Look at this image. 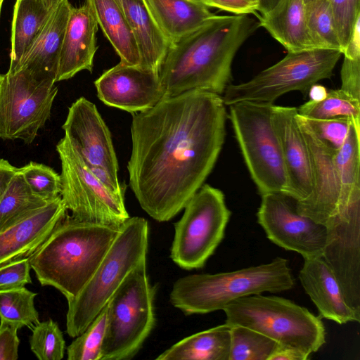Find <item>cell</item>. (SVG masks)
<instances>
[{"mask_svg": "<svg viewBox=\"0 0 360 360\" xmlns=\"http://www.w3.org/2000/svg\"><path fill=\"white\" fill-rule=\"evenodd\" d=\"M259 27L247 14L215 15L170 44L159 70L164 97L192 90L221 95L231 84L234 56Z\"/></svg>", "mask_w": 360, "mask_h": 360, "instance_id": "cell-2", "label": "cell"}, {"mask_svg": "<svg viewBox=\"0 0 360 360\" xmlns=\"http://www.w3.org/2000/svg\"><path fill=\"white\" fill-rule=\"evenodd\" d=\"M18 327L0 320V360H16L18 358L20 340Z\"/></svg>", "mask_w": 360, "mask_h": 360, "instance_id": "cell-42", "label": "cell"}, {"mask_svg": "<svg viewBox=\"0 0 360 360\" xmlns=\"http://www.w3.org/2000/svg\"><path fill=\"white\" fill-rule=\"evenodd\" d=\"M67 214L60 197L0 232V266L32 257Z\"/></svg>", "mask_w": 360, "mask_h": 360, "instance_id": "cell-19", "label": "cell"}, {"mask_svg": "<svg viewBox=\"0 0 360 360\" xmlns=\"http://www.w3.org/2000/svg\"><path fill=\"white\" fill-rule=\"evenodd\" d=\"M297 108L273 105L271 122L281 148L288 175L289 198L300 202L313 188L309 148L296 120Z\"/></svg>", "mask_w": 360, "mask_h": 360, "instance_id": "cell-18", "label": "cell"}, {"mask_svg": "<svg viewBox=\"0 0 360 360\" xmlns=\"http://www.w3.org/2000/svg\"><path fill=\"white\" fill-rule=\"evenodd\" d=\"M340 76V89L360 101V58L344 56Z\"/></svg>", "mask_w": 360, "mask_h": 360, "instance_id": "cell-41", "label": "cell"}, {"mask_svg": "<svg viewBox=\"0 0 360 360\" xmlns=\"http://www.w3.org/2000/svg\"><path fill=\"white\" fill-rule=\"evenodd\" d=\"M322 257L348 306L360 314V202L330 219Z\"/></svg>", "mask_w": 360, "mask_h": 360, "instance_id": "cell-14", "label": "cell"}, {"mask_svg": "<svg viewBox=\"0 0 360 360\" xmlns=\"http://www.w3.org/2000/svg\"><path fill=\"white\" fill-rule=\"evenodd\" d=\"M274 103L243 101L229 105L232 123L245 162L261 195L290 188L281 148L271 122Z\"/></svg>", "mask_w": 360, "mask_h": 360, "instance_id": "cell-8", "label": "cell"}, {"mask_svg": "<svg viewBox=\"0 0 360 360\" xmlns=\"http://www.w3.org/2000/svg\"><path fill=\"white\" fill-rule=\"evenodd\" d=\"M225 105L221 95L192 90L133 113L129 186L153 219L174 217L212 172L225 140Z\"/></svg>", "mask_w": 360, "mask_h": 360, "instance_id": "cell-1", "label": "cell"}, {"mask_svg": "<svg viewBox=\"0 0 360 360\" xmlns=\"http://www.w3.org/2000/svg\"><path fill=\"white\" fill-rule=\"evenodd\" d=\"M204 1V0H202ZM205 3V2H204Z\"/></svg>", "mask_w": 360, "mask_h": 360, "instance_id": "cell-51", "label": "cell"}, {"mask_svg": "<svg viewBox=\"0 0 360 360\" xmlns=\"http://www.w3.org/2000/svg\"><path fill=\"white\" fill-rule=\"evenodd\" d=\"M296 120L309 148L313 179L311 195L304 200L295 202L296 210L326 226L339 211L340 188L334 162L336 151L318 139L298 113Z\"/></svg>", "mask_w": 360, "mask_h": 360, "instance_id": "cell-17", "label": "cell"}, {"mask_svg": "<svg viewBox=\"0 0 360 360\" xmlns=\"http://www.w3.org/2000/svg\"><path fill=\"white\" fill-rule=\"evenodd\" d=\"M223 311L226 323L255 330L279 346L317 352L326 342L321 319L306 307L275 295H252L238 298Z\"/></svg>", "mask_w": 360, "mask_h": 360, "instance_id": "cell-6", "label": "cell"}, {"mask_svg": "<svg viewBox=\"0 0 360 360\" xmlns=\"http://www.w3.org/2000/svg\"><path fill=\"white\" fill-rule=\"evenodd\" d=\"M49 202L32 193L18 168L0 199V232Z\"/></svg>", "mask_w": 360, "mask_h": 360, "instance_id": "cell-30", "label": "cell"}, {"mask_svg": "<svg viewBox=\"0 0 360 360\" xmlns=\"http://www.w3.org/2000/svg\"><path fill=\"white\" fill-rule=\"evenodd\" d=\"M72 6L62 0L15 68H27L41 79L56 82L60 54ZM9 72V71H8Z\"/></svg>", "mask_w": 360, "mask_h": 360, "instance_id": "cell-22", "label": "cell"}, {"mask_svg": "<svg viewBox=\"0 0 360 360\" xmlns=\"http://www.w3.org/2000/svg\"><path fill=\"white\" fill-rule=\"evenodd\" d=\"M309 356L298 349L278 345L269 360H307Z\"/></svg>", "mask_w": 360, "mask_h": 360, "instance_id": "cell-44", "label": "cell"}, {"mask_svg": "<svg viewBox=\"0 0 360 360\" xmlns=\"http://www.w3.org/2000/svg\"><path fill=\"white\" fill-rule=\"evenodd\" d=\"M61 162L60 197L78 221L120 227L129 215L124 195L106 187L64 136L56 145Z\"/></svg>", "mask_w": 360, "mask_h": 360, "instance_id": "cell-11", "label": "cell"}, {"mask_svg": "<svg viewBox=\"0 0 360 360\" xmlns=\"http://www.w3.org/2000/svg\"><path fill=\"white\" fill-rule=\"evenodd\" d=\"M295 279L288 261L271 262L217 274L188 275L177 279L169 294L170 303L186 315L223 310L245 296L280 292L292 289Z\"/></svg>", "mask_w": 360, "mask_h": 360, "instance_id": "cell-4", "label": "cell"}, {"mask_svg": "<svg viewBox=\"0 0 360 360\" xmlns=\"http://www.w3.org/2000/svg\"><path fill=\"white\" fill-rule=\"evenodd\" d=\"M257 222L273 243L294 251L304 259L322 256L327 229L299 214L288 197L278 193L261 195Z\"/></svg>", "mask_w": 360, "mask_h": 360, "instance_id": "cell-13", "label": "cell"}, {"mask_svg": "<svg viewBox=\"0 0 360 360\" xmlns=\"http://www.w3.org/2000/svg\"><path fill=\"white\" fill-rule=\"evenodd\" d=\"M278 346L276 341L255 330L231 326L229 360H269Z\"/></svg>", "mask_w": 360, "mask_h": 360, "instance_id": "cell-34", "label": "cell"}, {"mask_svg": "<svg viewBox=\"0 0 360 360\" xmlns=\"http://www.w3.org/2000/svg\"><path fill=\"white\" fill-rule=\"evenodd\" d=\"M157 26L172 44L197 30L216 15L202 0H144Z\"/></svg>", "mask_w": 360, "mask_h": 360, "instance_id": "cell-23", "label": "cell"}, {"mask_svg": "<svg viewBox=\"0 0 360 360\" xmlns=\"http://www.w3.org/2000/svg\"><path fill=\"white\" fill-rule=\"evenodd\" d=\"M340 202L338 214L360 202V124L353 122L341 148L334 155Z\"/></svg>", "mask_w": 360, "mask_h": 360, "instance_id": "cell-29", "label": "cell"}, {"mask_svg": "<svg viewBox=\"0 0 360 360\" xmlns=\"http://www.w3.org/2000/svg\"><path fill=\"white\" fill-rule=\"evenodd\" d=\"M4 0H0V16L1 13V8Z\"/></svg>", "mask_w": 360, "mask_h": 360, "instance_id": "cell-49", "label": "cell"}, {"mask_svg": "<svg viewBox=\"0 0 360 360\" xmlns=\"http://www.w3.org/2000/svg\"><path fill=\"white\" fill-rule=\"evenodd\" d=\"M315 1H316V0H304V2L305 4V5H307V4H309V3H311V2Z\"/></svg>", "mask_w": 360, "mask_h": 360, "instance_id": "cell-48", "label": "cell"}, {"mask_svg": "<svg viewBox=\"0 0 360 360\" xmlns=\"http://www.w3.org/2000/svg\"><path fill=\"white\" fill-rule=\"evenodd\" d=\"M257 18L259 26L288 52L316 49L307 27L304 0H281L273 11Z\"/></svg>", "mask_w": 360, "mask_h": 360, "instance_id": "cell-26", "label": "cell"}, {"mask_svg": "<svg viewBox=\"0 0 360 360\" xmlns=\"http://www.w3.org/2000/svg\"><path fill=\"white\" fill-rule=\"evenodd\" d=\"M120 227L80 221L66 214L59 225L29 258L41 285L75 297L99 266Z\"/></svg>", "mask_w": 360, "mask_h": 360, "instance_id": "cell-3", "label": "cell"}, {"mask_svg": "<svg viewBox=\"0 0 360 360\" xmlns=\"http://www.w3.org/2000/svg\"><path fill=\"white\" fill-rule=\"evenodd\" d=\"M231 326L224 323L186 337L157 360H229Z\"/></svg>", "mask_w": 360, "mask_h": 360, "instance_id": "cell-27", "label": "cell"}, {"mask_svg": "<svg viewBox=\"0 0 360 360\" xmlns=\"http://www.w3.org/2000/svg\"><path fill=\"white\" fill-rule=\"evenodd\" d=\"M281 1V0H261L257 8V16L269 13L278 6Z\"/></svg>", "mask_w": 360, "mask_h": 360, "instance_id": "cell-47", "label": "cell"}, {"mask_svg": "<svg viewBox=\"0 0 360 360\" xmlns=\"http://www.w3.org/2000/svg\"><path fill=\"white\" fill-rule=\"evenodd\" d=\"M328 90L325 86L315 84L310 88L308 95L309 100L319 101L326 96Z\"/></svg>", "mask_w": 360, "mask_h": 360, "instance_id": "cell-46", "label": "cell"}, {"mask_svg": "<svg viewBox=\"0 0 360 360\" xmlns=\"http://www.w3.org/2000/svg\"><path fill=\"white\" fill-rule=\"evenodd\" d=\"M98 26L86 1L80 7H72L62 44L56 82L70 79L82 70L92 72L98 49Z\"/></svg>", "mask_w": 360, "mask_h": 360, "instance_id": "cell-20", "label": "cell"}, {"mask_svg": "<svg viewBox=\"0 0 360 360\" xmlns=\"http://www.w3.org/2000/svg\"><path fill=\"white\" fill-rule=\"evenodd\" d=\"M108 316L107 304L67 348L68 360H101Z\"/></svg>", "mask_w": 360, "mask_h": 360, "instance_id": "cell-35", "label": "cell"}, {"mask_svg": "<svg viewBox=\"0 0 360 360\" xmlns=\"http://www.w3.org/2000/svg\"><path fill=\"white\" fill-rule=\"evenodd\" d=\"M62 0H16L11 26L10 65L13 71Z\"/></svg>", "mask_w": 360, "mask_h": 360, "instance_id": "cell-25", "label": "cell"}, {"mask_svg": "<svg viewBox=\"0 0 360 360\" xmlns=\"http://www.w3.org/2000/svg\"><path fill=\"white\" fill-rule=\"evenodd\" d=\"M26 184L35 195L51 201L60 195L61 178L51 167L30 162L18 168Z\"/></svg>", "mask_w": 360, "mask_h": 360, "instance_id": "cell-37", "label": "cell"}, {"mask_svg": "<svg viewBox=\"0 0 360 360\" xmlns=\"http://www.w3.org/2000/svg\"><path fill=\"white\" fill-rule=\"evenodd\" d=\"M342 46H347L354 27L360 18V0H328Z\"/></svg>", "mask_w": 360, "mask_h": 360, "instance_id": "cell-39", "label": "cell"}, {"mask_svg": "<svg viewBox=\"0 0 360 360\" xmlns=\"http://www.w3.org/2000/svg\"><path fill=\"white\" fill-rule=\"evenodd\" d=\"M37 293L25 287L0 290V320L31 329L39 322L34 300Z\"/></svg>", "mask_w": 360, "mask_h": 360, "instance_id": "cell-33", "label": "cell"}, {"mask_svg": "<svg viewBox=\"0 0 360 360\" xmlns=\"http://www.w3.org/2000/svg\"><path fill=\"white\" fill-rule=\"evenodd\" d=\"M305 7L307 27L314 47L342 52L328 0H316L305 5Z\"/></svg>", "mask_w": 360, "mask_h": 360, "instance_id": "cell-32", "label": "cell"}, {"mask_svg": "<svg viewBox=\"0 0 360 360\" xmlns=\"http://www.w3.org/2000/svg\"><path fill=\"white\" fill-rule=\"evenodd\" d=\"M28 258L15 260L0 266V290L25 287L32 283Z\"/></svg>", "mask_w": 360, "mask_h": 360, "instance_id": "cell-40", "label": "cell"}, {"mask_svg": "<svg viewBox=\"0 0 360 360\" xmlns=\"http://www.w3.org/2000/svg\"><path fill=\"white\" fill-rule=\"evenodd\" d=\"M174 225L170 258L186 270L202 268L224 237L231 211L223 192L202 185L184 207Z\"/></svg>", "mask_w": 360, "mask_h": 360, "instance_id": "cell-10", "label": "cell"}, {"mask_svg": "<svg viewBox=\"0 0 360 360\" xmlns=\"http://www.w3.org/2000/svg\"><path fill=\"white\" fill-rule=\"evenodd\" d=\"M155 295L144 259L129 272L107 303L101 360H130L139 352L155 327Z\"/></svg>", "mask_w": 360, "mask_h": 360, "instance_id": "cell-7", "label": "cell"}, {"mask_svg": "<svg viewBox=\"0 0 360 360\" xmlns=\"http://www.w3.org/2000/svg\"><path fill=\"white\" fill-rule=\"evenodd\" d=\"M255 3H257V8H258V6H259V2L261 0H253Z\"/></svg>", "mask_w": 360, "mask_h": 360, "instance_id": "cell-50", "label": "cell"}, {"mask_svg": "<svg viewBox=\"0 0 360 360\" xmlns=\"http://www.w3.org/2000/svg\"><path fill=\"white\" fill-rule=\"evenodd\" d=\"M204 2L209 7L217 8L235 15H258L257 4L253 0H204Z\"/></svg>", "mask_w": 360, "mask_h": 360, "instance_id": "cell-43", "label": "cell"}, {"mask_svg": "<svg viewBox=\"0 0 360 360\" xmlns=\"http://www.w3.org/2000/svg\"><path fill=\"white\" fill-rule=\"evenodd\" d=\"M136 38L140 66L159 73L170 45L155 22L144 0H116Z\"/></svg>", "mask_w": 360, "mask_h": 360, "instance_id": "cell-24", "label": "cell"}, {"mask_svg": "<svg viewBox=\"0 0 360 360\" xmlns=\"http://www.w3.org/2000/svg\"><path fill=\"white\" fill-rule=\"evenodd\" d=\"M91 6L98 25L120 58V62L141 64V56L134 34L116 0H86Z\"/></svg>", "mask_w": 360, "mask_h": 360, "instance_id": "cell-28", "label": "cell"}, {"mask_svg": "<svg viewBox=\"0 0 360 360\" xmlns=\"http://www.w3.org/2000/svg\"><path fill=\"white\" fill-rule=\"evenodd\" d=\"M29 342L32 352L39 360H61L64 357L63 334L51 319L34 326Z\"/></svg>", "mask_w": 360, "mask_h": 360, "instance_id": "cell-36", "label": "cell"}, {"mask_svg": "<svg viewBox=\"0 0 360 360\" xmlns=\"http://www.w3.org/2000/svg\"><path fill=\"white\" fill-rule=\"evenodd\" d=\"M300 117L318 139L335 151L345 141L352 124H360L349 118L319 120Z\"/></svg>", "mask_w": 360, "mask_h": 360, "instance_id": "cell-38", "label": "cell"}, {"mask_svg": "<svg viewBox=\"0 0 360 360\" xmlns=\"http://www.w3.org/2000/svg\"><path fill=\"white\" fill-rule=\"evenodd\" d=\"M104 104L136 113L155 106L163 97L159 73L120 62L94 82Z\"/></svg>", "mask_w": 360, "mask_h": 360, "instance_id": "cell-16", "label": "cell"}, {"mask_svg": "<svg viewBox=\"0 0 360 360\" xmlns=\"http://www.w3.org/2000/svg\"><path fill=\"white\" fill-rule=\"evenodd\" d=\"M27 68L0 74V138L31 143L49 119L58 88Z\"/></svg>", "mask_w": 360, "mask_h": 360, "instance_id": "cell-12", "label": "cell"}, {"mask_svg": "<svg viewBox=\"0 0 360 360\" xmlns=\"http://www.w3.org/2000/svg\"><path fill=\"white\" fill-rule=\"evenodd\" d=\"M298 278L319 317L339 324L360 322V314L345 302L340 286L322 256L305 259Z\"/></svg>", "mask_w": 360, "mask_h": 360, "instance_id": "cell-21", "label": "cell"}, {"mask_svg": "<svg viewBox=\"0 0 360 360\" xmlns=\"http://www.w3.org/2000/svg\"><path fill=\"white\" fill-rule=\"evenodd\" d=\"M297 113L307 118L331 120L349 118L360 122V101L341 89L328 90L326 96L319 101L309 100L297 108Z\"/></svg>", "mask_w": 360, "mask_h": 360, "instance_id": "cell-31", "label": "cell"}, {"mask_svg": "<svg viewBox=\"0 0 360 360\" xmlns=\"http://www.w3.org/2000/svg\"><path fill=\"white\" fill-rule=\"evenodd\" d=\"M342 55L340 51L325 49L289 51L282 60L251 79L228 85L221 96L223 101L227 105L243 101L274 103L292 91H299L306 96L314 84L332 77Z\"/></svg>", "mask_w": 360, "mask_h": 360, "instance_id": "cell-9", "label": "cell"}, {"mask_svg": "<svg viewBox=\"0 0 360 360\" xmlns=\"http://www.w3.org/2000/svg\"><path fill=\"white\" fill-rule=\"evenodd\" d=\"M62 128L88 167H101L119 181L110 132L94 103L84 97L76 100L69 108Z\"/></svg>", "mask_w": 360, "mask_h": 360, "instance_id": "cell-15", "label": "cell"}, {"mask_svg": "<svg viewBox=\"0 0 360 360\" xmlns=\"http://www.w3.org/2000/svg\"><path fill=\"white\" fill-rule=\"evenodd\" d=\"M17 169L8 161L0 159V199Z\"/></svg>", "mask_w": 360, "mask_h": 360, "instance_id": "cell-45", "label": "cell"}, {"mask_svg": "<svg viewBox=\"0 0 360 360\" xmlns=\"http://www.w3.org/2000/svg\"><path fill=\"white\" fill-rule=\"evenodd\" d=\"M148 224L140 217H129L119 232L93 276L74 298L68 300L66 331L76 338L84 332L122 281L146 259Z\"/></svg>", "mask_w": 360, "mask_h": 360, "instance_id": "cell-5", "label": "cell"}]
</instances>
